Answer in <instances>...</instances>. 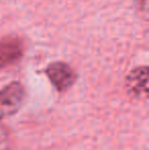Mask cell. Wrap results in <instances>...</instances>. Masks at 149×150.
Masks as SVG:
<instances>
[{"label": "cell", "instance_id": "cell-3", "mask_svg": "<svg viewBox=\"0 0 149 150\" xmlns=\"http://www.w3.org/2000/svg\"><path fill=\"white\" fill-rule=\"evenodd\" d=\"M24 52L23 42L18 38L7 37L0 41V69L16 63Z\"/></svg>", "mask_w": 149, "mask_h": 150}, {"label": "cell", "instance_id": "cell-1", "mask_svg": "<svg viewBox=\"0 0 149 150\" xmlns=\"http://www.w3.org/2000/svg\"><path fill=\"white\" fill-rule=\"evenodd\" d=\"M25 97V88L18 82H12L0 90V120L18 112L24 103Z\"/></svg>", "mask_w": 149, "mask_h": 150}, {"label": "cell", "instance_id": "cell-2", "mask_svg": "<svg viewBox=\"0 0 149 150\" xmlns=\"http://www.w3.org/2000/svg\"><path fill=\"white\" fill-rule=\"evenodd\" d=\"M45 74L58 92H64L70 89L77 79L73 67L61 61L49 64L45 69Z\"/></svg>", "mask_w": 149, "mask_h": 150}, {"label": "cell", "instance_id": "cell-4", "mask_svg": "<svg viewBox=\"0 0 149 150\" xmlns=\"http://www.w3.org/2000/svg\"><path fill=\"white\" fill-rule=\"evenodd\" d=\"M147 67H141L133 69L126 79V88L134 97H146L148 93Z\"/></svg>", "mask_w": 149, "mask_h": 150}, {"label": "cell", "instance_id": "cell-5", "mask_svg": "<svg viewBox=\"0 0 149 150\" xmlns=\"http://www.w3.org/2000/svg\"><path fill=\"white\" fill-rule=\"evenodd\" d=\"M10 149V135L4 126L0 125V150Z\"/></svg>", "mask_w": 149, "mask_h": 150}]
</instances>
